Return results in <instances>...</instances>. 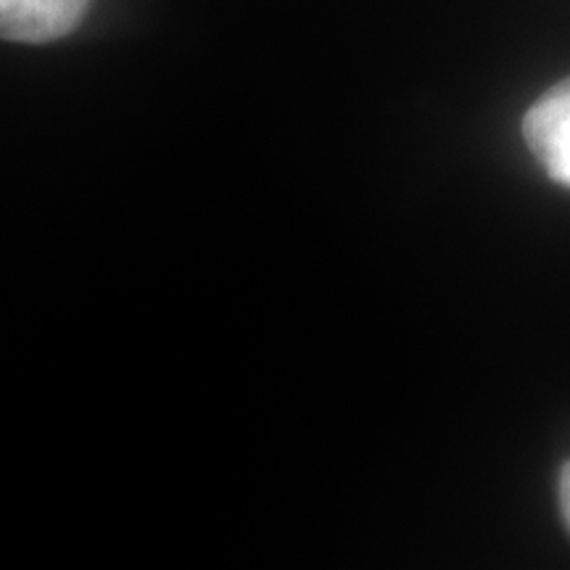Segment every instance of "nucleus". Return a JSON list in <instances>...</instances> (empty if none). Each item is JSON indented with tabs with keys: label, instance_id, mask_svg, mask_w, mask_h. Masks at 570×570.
Returning a JSON list of instances; mask_svg holds the SVG:
<instances>
[{
	"label": "nucleus",
	"instance_id": "1",
	"mask_svg": "<svg viewBox=\"0 0 570 570\" xmlns=\"http://www.w3.org/2000/svg\"><path fill=\"white\" fill-rule=\"evenodd\" d=\"M523 138L544 173L570 188V77L541 92L525 111Z\"/></svg>",
	"mask_w": 570,
	"mask_h": 570
},
{
	"label": "nucleus",
	"instance_id": "2",
	"mask_svg": "<svg viewBox=\"0 0 570 570\" xmlns=\"http://www.w3.org/2000/svg\"><path fill=\"white\" fill-rule=\"evenodd\" d=\"M90 0H0V38L42 46L82 24Z\"/></svg>",
	"mask_w": 570,
	"mask_h": 570
},
{
	"label": "nucleus",
	"instance_id": "3",
	"mask_svg": "<svg viewBox=\"0 0 570 570\" xmlns=\"http://www.w3.org/2000/svg\"><path fill=\"white\" fill-rule=\"evenodd\" d=\"M560 510H562V520H566L570 531V460L560 470Z\"/></svg>",
	"mask_w": 570,
	"mask_h": 570
}]
</instances>
